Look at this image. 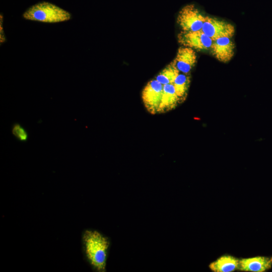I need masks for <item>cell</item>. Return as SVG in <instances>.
<instances>
[{"label": "cell", "instance_id": "cell-1", "mask_svg": "<svg viewBox=\"0 0 272 272\" xmlns=\"http://www.w3.org/2000/svg\"><path fill=\"white\" fill-rule=\"evenodd\" d=\"M82 240L88 262L97 271H105L110 245L108 238L97 230H86L83 234Z\"/></svg>", "mask_w": 272, "mask_h": 272}, {"label": "cell", "instance_id": "cell-2", "mask_svg": "<svg viewBox=\"0 0 272 272\" xmlns=\"http://www.w3.org/2000/svg\"><path fill=\"white\" fill-rule=\"evenodd\" d=\"M27 20L46 23L65 22L72 18L67 11L48 2L37 3L28 8L22 14Z\"/></svg>", "mask_w": 272, "mask_h": 272}, {"label": "cell", "instance_id": "cell-3", "mask_svg": "<svg viewBox=\"0 0 272 272\" xmlns=\"http://www.w3.org/2000/svg\"><path fill=\"white\" fill-rule=\"evenodd\" d=\"M206 16L193 4L183 7L179 12L177 23L183 31L191 32L200 30Z\"/></svg>", "mask_w": 272, "mask_h": 272}, {"label": "cell", "instance_id": "cell-4", "mask_svg": "<svg viewBox=\"0 0 272 272\" xmlns=\"http://www.w3.org/2000/svg\"><path fill=\"white\" fill-rule=\"evenodd\" d=\"M163 88V85L154 78L147 83L142 92L143 104L151 114H159Z\"/></svg>", "mask_w": 272, "mask_h": 272}, {"label": "cell", "instance_id": "cell-5", "mask_svg": "<svg viewBox=\"0 0 272 272\" xmlns=\"http://www.w3.org/2000/svg\"><path fill=\"white\" fill-rule=\"evenodd\" d=\"M201 30L213 40L227 37L232 38L235 33L234 26L228 22L206 16Z\"/></svg>", "mask_w": 272, "mask_h": 272}, {"label": "cell", "instance_id": "cell-6", "mask_svg": "<svg viewBox=\"0 0 272 272\" xmlns=\"http://www.w3.org/2000/svg\"><path fill=\"white\" fill-rule=\"evenodd\" d=\"M178 41L182 46L197 50L211 48L213 40L201 30L196 31H181L178 35Z\"/></svg>", "mask_w": 272, "mask_h": 272}, {"label": "cell", "instance_id": "cell-7", "mask_svg": "<svg viewBox=\"0 0 272 272\" xmlns=\"http://www.w3.org/2000/svg\"><path fill=\"white\" fill-rule=\"evenodd\" d=\"M211 49L213 55L216 59L225 63L233 57L235 44L231 38L224 37L213 40Z\"/></svg>", "mask_w": 272, "mask_h": 272}, {"label": "cell", "instance_id": "cell-8", "mask_svg": "<svg viewBox=\"0 0 272 272\" xmlns=\"http://www.w3.org/2000/svg\"><path fill=\"white\" fill-rule=\"evenodd\" d=\"M172 61L180 73L190 74L196 61L195 52L191 48L182 46Z\"/></svg>", "mask_w": 272, "mask_h": 272}, {"label": "cell", "instance_id": "cell-9", "mask_svg": "<svg viewBox=\"0 0 272 272\" xmlns=\"http://www.w3.org/2000/svg\"><path fill=\"white\" fill-rule=\"evenodd\" d=\"M272 267V257L256 256L239 259V269L244 271L264 272Z\"/></svg>", "mask_w": 272, "mask_h": 272}, {"label": "cell", "instance_id": "cell-10", "mask_svg": "<svg viewBox=\"0 0 272 272\" xmlns=\"http://www.w3.org/2000/svg\"><path fill=\"white\" fill-rule=\"evenodd\" d=\"M181 102L176 94L173 83L163 85L159 114L168 112L175 108Z\"/></svg>", "mask_w": 272, "mask_h": 272}, {"label": "cell", "instance_id": "cell-11", "mask_svg": "<svg viewBox=\"0 0 272 272\" xmlns=\"http://www.w3.org/2000/svg\"><path fill=\"white\" fill-rule=\"evenodd\" d=\"M239 259L231 255H225L212 262L209 268L214 272H231L239 269Z\"/></svg>", "mask_w": 272, "mask_h": 272}, {"label": "cell", "instance_id": "cell-12", "mask_svg": "<svg viewBox=\"0 0 272 272\" xmlns=\"http://www.w3.org/2000/svg\"><path fill=\"white\" fill-rule=\"evenodd\" d=\"M190 83V74H185L180 72L173 82L176 94L181 103L186 98Z\"/></svg>", "mask_w": 272, "mask_h": 272}, {"label": "cell", "instance_id": "cell-13", "mask_svg": "<svg viewBox=\"0 0 272 272\" xmlns=\"http://www.w3.org/2000/svg\"><path fill=\"white\" fill-rule=\"evenodd\" d=\"M179 73L173 61H171L155 78L163 85L173 83Z\"/></svg>", "mask_w": 272, "mask_h": 272}, {"label": "cell", "instance_id": "cell-14", "mask_svg": "<svg viewBox=\"0 0 272 272\" xmlns=\"http://www.w3.org/2000/svg\"><path fill=\"white\" fill-rule=\"evenodd\" d=\"M12 133L15 138L20 142H25L29 138L26 129L19 123H15L13 125Z\"/></svg>", "mask_w": 272, "mask_h": 272}, {"label": "cell", "instance_id": "cell-15", "mask_svg": "<svg viewBox=\"0 0 272 272\" xmlns=\"http://www.w3.org/2000/svg\"><path fill=\"white\" fill-rule=\"evenodd\" d=\"M6 41V38L4 31L3 28V16L1 14L0 18V42L1 44L5 43Z\"/></svg>", "mask_w": 272, "mask_h": 272}]
</instances>
